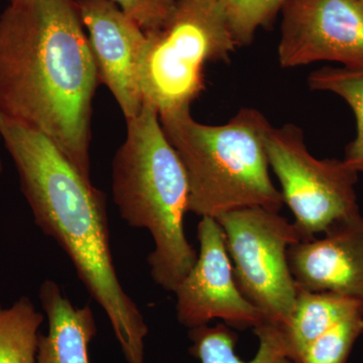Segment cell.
<instances>
[{"mask_svg":"<svg viewBox=\"0 0 363 363\" xmlns=\"http://www.w3.org/2000/svg\"><path fill=\"white\" fill-rule=\"evenodd\" d=\"M39 297L49 331L40 334L35 363H90L89 344L97 327L89 306L75 307L52 279L42 284Z\"/></svg>","mask_w":363,"mask_h":363,"instance_id":"obj_12","label":"cell"},{"mask_svg":"<svg viewBox=\"0 0 363 363\" xmlns=\"http://www.w3.org/2000/svg\"><path fill=\"white\" fill-rule=\"evenodd\" d=\"M145 37L140 88L159 114L190 108L205 89V65L228 61L238 48L217 0H178L166 23Z\"/></svg>","mask_w":363,"mask_h":363,"instance_id":"obj_5","label":"cell"},{"mask_svg":"<svg viewBox=\"0 0 363 363\" xmlns=\"http://www.w3.org/2000/svg\"><path fill=\"white\" fill-rule=\"evenodd\" d=\"M100 83L116 98L126 121L142 111L140 62L145 33L111 0H75Z\"/></svg>","mask_w":363,"mask_h":363,"instance_id":"obj_10","label":"cell"},{"mask_svg":"<svg viewBox=\"0 0 363 363\" xmlns=\"http://www.w3.org/2000/svg\"><path fill=\"white\" fill-rule=\"evenodd\" d=\"M362 334L363 311H360L313 341L298 363H347L353 346Z\"/></svg>","mask_w":363,"mask_h":363,"instance_id":"obj_18","label":"cell"},{"mask_svg":"<svg viewBox=\"0 0 363 363\" xmlns=\"http://www.w3.org/2000/svg\"><path fill=\"white\" fill-rule=\"evenodd\" d=\"M362 1L363 2V0H362Z\"/></svg>","mask_w":363,"mask_h":363,"instance_id":"obj_23","label":"cell"},{"mask_svg":"<svg viewBox=\"0 0 363 363\" xmlns=\"http://www.w3.org/2000/svg\"><path fill=\"white\" fill-rule=\"evenodd\" d=\"M0 138L13 159L35 224L54 238L91 297L104 309L128 363H145L149 333L138 306L117 278L106 197L50 138L2 119Z\"/></svg>","mask_w":363,"mask_h":363,"instance_id":"obj_2","label":"cell"},{"mask_svg":"<svg viewBox=\"0 0 363 363\" xmlns=\"http://www.w3.org/2000/svg\"><path fill=\"white\" fill-rule=\"evenodd\" d=\"M298 289L337 294L363 306V216L333 224L323 238L300 240L288 250Z\"/></svg>","mask_w":363,"mask_h":363,"instance_id":"obj_11","label":"cell"},{"mask_svg":"<svg viewBox=\"0 0 363 363\" xmlns=\"http://www.w3.org/2000/svg\"><path fill=\"white\" fill-rule=\"evenodd\" d=\"M2 169H4V164H2L1 159H0V175H1Z\"/></svg>","mask_w":363,"mask_h":363,"instance_id":"obj_20","label":"cell"},{"mask_svg":"<svg viewBox=\"0 0 363 363\" xmlns=\"http://www.w3.org/2000/svg\"><path fill=\"white\" fill-rule=\"evenodd\" d=\"M145 33L161 28L173 13L178 0H111Z\"/></svg>","mask_w":363,"mask_h":363,"instance_id":"obj_19","label":"cell"},{"mask_svg":"<svg viewBox=\"0 0 363 363\" xmlns=\"http://www.w3.org/2000/svg\"><path fill=\"white\" fill-rule=\"evenodd\" d=\"M44 320L28 297L9 308L0 303V363H35Z\"/></svg>","mask_w":363,"mask_h":363,"instance_id":"obj_15","label":"cell"},{"mask_svg":"<svg viewBox=\"0 0 363 363\" xmlns=\"http://www.w3.org/2000/svg\"><path fill=\"white\" fill-rule=\"evenodd\" d=\"M238 47L250 45L259 28L269 26L286 0H217Z\"/></svg>","mask_w":363,"mask_h":363,"instance_id":"obj_17","label":"cell"},{"mask_svg":"<svg viewBox=\"0 0 363 363\" xmlns=\"http://www.w3.org/2000/svg\"><path fill=\"white\" fill-rule=\"evenodd\" d=\"M126 124L125 140L112 161L114 202L128 225L149 230L155 242L147 257L150 276L164 291L175 293L198 257L184 228L187 175L156 107L143 102Z\"/></svg>","mask_w":363,"mask_h":363,"instance_id":"obj_3","label":"cell"},{"mask_svg":"<svg viewBox=\"0 0 363 363\" xmlns=\"http://www.w3.org/2000/svg\"><path fill=\"white\" fill-rule=\"evenodd\" d=\"M100 84L75 0H13L0 14V116L47 136L90 180Z\"/></svg>","mask_w":363,"mask_h":363,"instance_id":"obj_1","label":"cell"},{"mask_svg":"<svg viewBox=\"0 0 363 363\" xmlns=\"http://www.w3.org/2000/svg\"><path fill=\"white\" fill-rule=\"evenodd\" d=\"M1 124H2V118H1V116H0V128H1Z\"/></svg>","mask_w":363,"mask_h":363,"instance_id":"obj_21","label":"cell"},{"mask_svg":"<svg viewBox=\"0 0 363 363\" xmlns=\"http://www.w3.org/2000/svg\"><path fill=\"white\" fill-rule=\"evenodd\" d=\"M9 1H13V0H9Z\"/></svg>","mask_w":363,"mask_h":363,"instance_id":"obj_22","label":"cell"},{"mask_svg":"<svg viewBox=\"0 0 363 363\" xmlns=\"http://www.w3.org/2000/svg\"><path fill=\"white\" fill-rule=\"evenodd\" d=\"M308 84L315 91L330 92L342 98L357 121V135L346 147L344 162L363 174V69L323 67L313 72Z\"/></svg>","mask_w":363,"mask_h":363,"instance_id":"obj_16","label":"cell"},{"mask_svg":"<svg viewBox=\"0 0 363 363\" xmlns=\"http://www.w3.org/2000/svg\"><path fill=\"white\" fill-rule=\"evenodd\" d=\"M198 240L200 248L194 266L175 291L179 322L193 329L221 319L227 326L240 330L267 322L236 284L224 233L216 219L202 217Z\"/></svg>","mask_w":363,"mask_h":363,"instance_id":"obj_9","label":"cell"},{"mask_svg":"<svg viewBox=\"0 0 363 363\" xmlns=\"http://www.w3.org/2000/svg\"><path fill=\"white\" fill-rule=\"evenodd\" d=\"M281 13L283 68L327 61L363 69L362 0H286Z\"/></svg>","mask_w":363,"mask_h":363,"instance_id":"obj_8","label":"cell"},{"mask_svg":"<svg viewBox=\"0 0 363 363\" xmlns=\"http://www.w3.org/2000/svg\"><path fill=\"white\" fill-rule=\"evenodd\" d=\"M269 168L281 184L284 203L295 217L301 240L324 233L333 224L359 213L358 173L344 160H319L295 124L269 126L266 138Z\"/></svg>","mask_w":363,"mask_h":363,"instance_id":"obj_7","label":"cell"},{"mask_svg":"<svg viewBox=\"0 0 363 363\" xmlns=\"http://www.w3.org/2000/svg\"><path fill=\"white\" fill-rule=\"evenodd\" d=\"M360 311L363 306L353 298L298 289L295 309L281 326L293 362L298 363L306 348L325 332Z\"/></svg>","mask_w":363,"mask_h":363,"instance_id":"obj_13","label":"cell"},{"mask_svg":"<svg viewBox=\"0 0 363 363\" xmlns=\"http://www.w3.org/2000/svg\"><path fill=\"white\" fill-rule=\"evenodd\" d=\"M259 339V350L250 362L235 352L238 336L226 324L208 325L190 329V353L201 363H295L289 353L279 325L264 322L253 329Z\"/></svg>","mask_w":363,"mask_h":363,"instance_id":"obj_14","label":"cell"},{"mask_svg":"<svg viewBox=\"0 0 363 363\" xmlns=\"http://www.w3.org/2000/svg\"><path fill=\"white\" fill-rule=\"evenodd\" d=\"M159 116L187 175L189 212L215 219L243 208L279 212L285 203L272 181L266 150L272 124L262 112L242 108L220 125L198 123L190 108Z\"/></svg>","mask_w":363,"mask_h":363,"instance_id":"obj_4","label":"cell"},{"mask_svg":"<svg viewBox=\"0 0 363 363\" xmlns=\"http://www.w3.org/2000/svg\"><path fill=\"white\" fill-rule=\"evenodd\" d=\"M216 220L240 292L267 322L285 326L298 292L288 259L289 247L301 240L297 228L278 211L260 207L233 210Z\"/></svg>","mask_w":363,"mask_h":363,"instance_id":"obj_6","label":"cell"}]
</instances>
